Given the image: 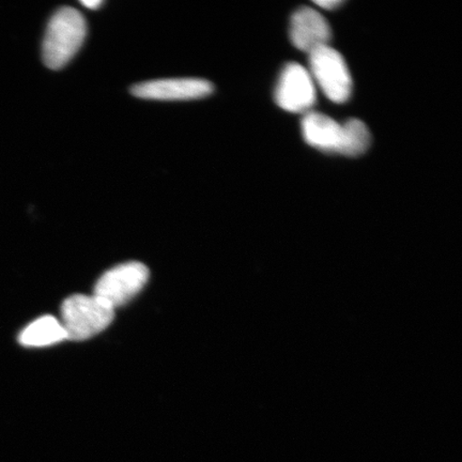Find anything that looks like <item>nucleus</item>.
Listing matches in <instances>:
<instances>
[{"label": "nucleus", "mask_w": 462, "mask_h": 462, "mask_svg": "<svg viewBox=\"0 0 462 462\" xmlns=\"http://www.w3.org/2000/svg\"><path fill=\"white\" fill-rule=\"evenodd\" d=\"M87 32L84 16L77 9L61 8L51 16L42 44L43 61L53 70L67 65L82 46Z\"/></svg>", "instance_id": "obj_1"}, {"label": "nucleus", "mask_w": 462, "mask_h": 462, "mask_svg": "<svg viewBox=\"0 0 462 462\" xmlns=\"http://www.w3.org/2000/svg\"><path fill=\"white\" fill-rule=\"evenodd\" d=\"M111 305L97 296L75 294L61 305V325L67 339L80 342L101 333L115 317Z\"/></svg>", "instance_id": "obj_2"}, {"label": "nucleus", "mask_w": 462, "mask_h": 462, "mask_svg": "<svg viewBox=\"0 0 462 462\" xmlns=\"http://www.w3.org/2000/svg\"><path fill=\"white\" fill-rule=\"evenodd\" d=\"M309 55L310 77L328 99L338 104L348 101L352 94V78L344 57L328 45Z\"/></svg>", "instance_id": "obj_3"}, {"label": "nucleus", "mask_w": 462, "mask_h": 462, "mask_svg": "<svg viewBox=\"0 0 462 462\" xmlns=\"http://www.w3.org/2000/svg\"><path fill=\"white\" fill-rule=\"evenodd\" d=\"M148 279L146 265L137 262L120 264L101 276L95 287V296L115 310L134 298L146 285Z\"/></svg>", "instance_id": "obj_4"}, {"label": "nucleus", "mask_w": 462, "mask_h": 462, "mask_svg": "<svg viewBox=\"0 0 462 462\" xmlns=\"http://www.w3.org/2000/svg\"><path fill=\"white\" fill-rule=\"evenodd\" d=\"M275 101L287 112L309 113L316 102L315 83L310 72L298 63H289L277 82Z\"/></svg>", "instance_id": "obj_5"}, {"label": "nucleus", "mask_w": 462, "mask_h": 462, "mask_svg": "<svg viewBox=\"0 0 462 462\" xmlns=\"http://www.w3.org/2000/svg\"><path fill=\"white\" fill-rule=\"evenodd\" d=\"M131 92L148 100H195L211 95L213 85L200 79H158L133 86Z\"/></svg>", "instance_id": "obj_6"}, {"label": "nucleus", "mask_w": 462, "mask_h": 462, "mask_svg": "<svg viewBox=\"0 0 462 462\" xmlns=\"http://www.w3.org/2000/svg\"><path fill=\"white\" fill-rule=\"evenodd\" d=\"M331 37L330 25L317 10L303 7L292 15L291 39L298 50L310 54L311 51L328 45Z\"/></svg>", "instance_id": "obj_7"}, {"label": "nucleus", "mask_w": 462, "mask_h": 462, "mask_svg": "<svg viewBox=\"0 0 462 462\" xmlns=\"http://www.w3.org/2000/svg\"><path fill=\"white\" fill-rule=\"evenodd\" d=\"M302 133L311 147L328 153H339L343 143V125L327 115L306 113L302 120Z\"/></svg>", "instance_id": "obj_8"}, {"label": "nucleus", "mask_w": 462, "mask_h": 462, "mask_svg": "<svg viewBox=\"0 0 462 462\" xmlns=\"http://www.w3.org/2000/svg\"><path fill=\"white\" fill-rule=\"evenodd\" d=\"M67 339L61 322L53 316L39 318L20 335V343L27 346H44Z\"/></svg>", "instance_id": "obj_9"}, {"label": "nucleus", "mask_w": 462, "mask_h": 462, "mask_svg": "<svg viewBox=\"0 0 462 462\" xmlns=\"http://www.w3.org/2000/svg\"><path fill=\"white\" fill-rule=\"evenodd\" d=\"M343 143L339 154L360 157L371 146L372 136L365 124L359 119H350L343 125Z\"/></svg>", "instance_id": "obj_10"}, {"label": "nucleus", "mask_w": 462, "mask_h": 462, "mask_svg": "<svg viewBox=\"0 0 462 462\" xmlns=\"http://www.w3.org/2000/svg\"><path fill=\"white\" fill-rule=\"evenodd\" d=\"M315 4L322 9L333 10L342 5L343 2H340V0H322V2H315Z\"/></svg>", "instance_id": "obj_11"}, {"label": "nucleus", "mask_w": 462, "mask_h": 462, "mask_svg": "<svg viewBox=\"0 0 462 462\" xmlns=\"http://www.w3.org/2000/svg\"><path fill=\"white\" fill-rule=\"evenodd\" d=\"M80 4L84 5L85 7L88 9H97L99 8L103 3L101 0H83Z\"/></svg>", "instance_id": "obj_12"}]
</instances>
